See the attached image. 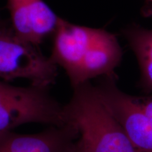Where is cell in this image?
<instances>
[{
    "instance_id": "8",
    "label": "cell",
    "mask_w": 152,
    "mask_h": 152,
    "mask_svg": "<svg viewBox=\"0 0 152 152\" xmlns=\"http://www.w3.org/2000/svg\"><path fill=\"white\" fill-rule=\"evenodd\" d=\"M123 52L116 36L104 29L99 31L80 68L74 87L99 77H117L115 73Z\"/></svg>"
},
{
    "instance_id": "5",
    "label": "cell",
    "mask_w": 152,
    "mask_h": 152,
    "mask_svg": "<svg viewBox=\"0 0 152 152\" xmlns=\"http://www.w3.org/2000/svg\"><path fill=\"white\" fill-rule=\"evenodd\" d=\"M99 28L71 23L61 18L54 33L50 58L64 68L72 87L75 85L82 63L97 35Z\"/></svg>"
},
{
    "instance_id": "1",
    "label": "cell",
    "mask_w": 152,
    "mask_h": 152,
    "mask_svg": "<svg viewBox=\"0 0 152 152\" xmlns=\"http://www.w3.org/2000/svg\"><path fill=\"white\" fill-rule=\"evenodd\" d=\"M73 88L64 113L66 123L79 132L77 142L83 152H142L103 103L94 85L89 81Z\"/></svg>"
},
{
    "instance_id": "4",
    "label": "cell",
    "mask_w": 152,
    "mask_h": 152,
    "mask_svg": "<svg viewBox=\"0 0 152 152\" xmlns=\"http://www.w3.org/2000/svg\"><path fill=\"white\" fill-rule=\"evenodd\" d=\"M117 79L118 77H103L95 85L96 92L133 145L142 152H152V120L137 97L120 90Z\"/></svg>"
},
{
    "instance_id": "6",
    "label": "cell",
    "mask_w": 152,
    "mask_h": 152,
    "mask_svg": "<svg viewBox=\"0 0 152 152\" xmlns=\"http://www.w3.org/2000/svg\"><path fill=\"white\" fill-rule=\"evenodd\" d=\"M7 8L15 33L37 47L54 35L60 18L43 0H8Z\"/></svg>"
},
{
    "instance_id": "11",
    "label": "cell",
    "mask_w": 152,
    "mask_h": 152,
    "mask_svg": "<svg viewBox=\"0 0 152 152\" xmlns=\"http://www.w3.org/2000/svg\"><path fill=\"white\" fill-rule=\"evenodd\" d=\"M66 152H83L80 146L79 145L78 142L76 141L75 143L73 144V146L70 148Z\"/></svg>"
},
{
    "instance_id": "9",
    "label": "cell",
    "mask_w": 152,
    "mask_h": 152,
    "mask_svg": "<svg viewBox=\"0 0 152 152\" xmlns=\"http://www.w3.org/2000/svg\"><path fill=\"white\" fill-rule=\"evenodd\" d=\"M122 34L137 60L140 86L146 93L152 94V29L132 24L123 29Z\"/></svg>"
},
{
    "instance_id": "10",
    "label": "cell",
    "mask_w": 152,
    "mask_h": 152,
    "mask_svg": "<svg viewBox=\"0 0 152 152\" xmlns=\"http://www.w3.org/2000/svg\"><path fill=\"white\" fill-rule=\"evenodd\" d=\"M137 99L144 111L152 120V94L144 97H137Z\"/></svg>"
},
{
    "instance_id": "3",
    "label": "cell",
    "mask_w": 152,
    "mask_h": 152,
    "mask_svg": "<svg viewBox=\"0 0 152 152\" xmlns=\"http://www.w3.org/2000/svg\"><path fill=\"white\" fill-rule=\"evenodd\" d=\"M57 67L39 47L19 37L0 20V79H26L31 85L48 89L56 82Z\"/></svg>"
},
{
    "instance_id": "2",
    "label": "cell",
    "mask_w": 152,
    "mask_h": 152,
    "mask_svg": "<svg viewBox=\"0 0 152 152\" xmlns=\"http://www.w3.org/2000/svg\"><path fill=\"white\" fill-rule=\"evenodd\" d=\"M28 123L66 125L64 106L47 88L17 87L0 80V134Z\"/></svg>"
},
{
    "instance_id": "7",
    "label": "cell",
    "mask_w": 152,
    "mask_h": 152,
    "mask_svg": "<svg viewBox=\"0 0 152 152\" xmlns=\"http://www.w3.org/2000/svg\"><path fill=\"white\" fill-rule=\"evenodd\" d=\"M77 137L79 132L71 124L50 126L33 134L9 131L0 134V152H66Z\"/></svg>"
},
{
    "instance_id": "12",
    "label": "cell",
    "mask_w": 152,
    "mask_h": 152,
    "mask_svg": "<svg viewBox=\"0 0 152 152\" xmlns=\"http://www.w3.org/2000/svg\"><path fill=\"white\" fill-rule=\"evenodd\" d=\"M145 2L147 3V12H149L148 15L152 14V0H144Z\"/></svg>"
}]
</instances>
